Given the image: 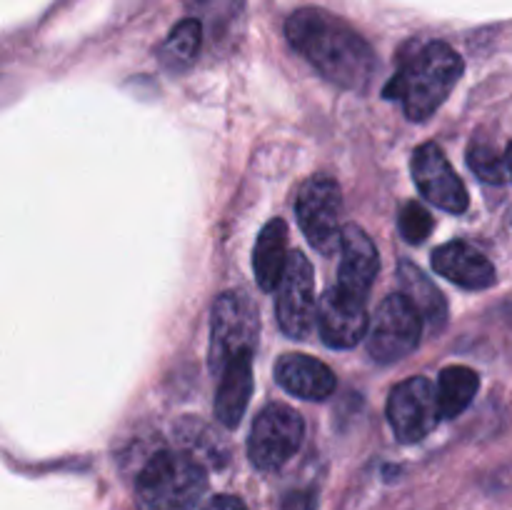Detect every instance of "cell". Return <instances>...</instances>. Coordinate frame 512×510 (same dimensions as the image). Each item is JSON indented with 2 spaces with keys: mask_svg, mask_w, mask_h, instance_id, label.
<instances>
[{
  "mask_svg": "<svg viewBox=\"0 0 512 510\" xmlns=\"http://www.w3.org/2000/svg\"><path fill=\"white\" fill-rule=\"evenodd\" d=\"M285 38L323 78L345 90L363 93L378 68L373 45L328 10H295L285 20Z\"/></svg>",
  "mask_w": 512,
  "mask_h": 510,
  "instance_id": "6da1fadb",
  "label": "cell"
},
{
  "mask_svg": "<svg viewBox=\"0 0 512 510\" xmlns=\"http://www.w3.org/2000/svg\"><path fill=\"white\" fill-rule=\"evenodd\" d=\"M463 58L443 40L415 48L405 55L403 65L385 88V98L400 100L405 115L413 123L428 120L448 100L458 80L463 78Z\"/></svg>",
  "mask_w": 512,
  "mask_h": 510,
  "instance_id": "7a4b0ae2",
  "label": "cell"
},
{
  "mask_svg": "<svg viewBox=\"0 0 512 510\" xmlns=\"http://www.w3.org/2000/svg\"><path fill=\"white\" fill-rule=\"evenodd\" d=\"M208 490L205 468L183 450L155 453L135 483L140 510H193Z\"/></svg>",
  "mask_w": 512,
  "mask_h": 510,
  "instance_id": "3957f363",
  "label": "cell"
},
{
  "mask_svg": "<svg viewBox=\"0 0 512 510\" xmlns=\"http://www.w3.org/2000/svg\"><path fill=\"white\" fill-rule=\"evenodd\" d=\"M258 335L260 320L253 300L238 290L218 295L210 315V370L218 375L233 358L253 355Z\"/></svg>",
  "mask_w": 512,
  "mask_h": 510,
  "instance_id": "277c9868",
  "label": "cell"
},
{
  "mask_svg": "<svg viewBox=\"0 0 512 510\" xmlns=\"http://www.w3.org/2000/svg\"><path fill=\"white\" fill-rule=\"evenodd\" d=\"M423 315L405 293H393L378 305L368 330V353L375 363H398L408 358L423 338Z\"/></svg>",
  "mask_w": 512,
  "mask_h": 510,
  "instance_id": "5b68a950",
  "label": "cell"
},
{
  "mask_svg": "<svg viewBox=\"0 0 512 510\" xmlns=\"http://www.w3.org/2000/svg\"><path fill=\"white\" fill-rule=\"evenodd\" d=\"M340 213H343V193L330 175H313L300 185L295 200V215L303 235L318 253L333 255L340 250Z\"/></svg>",
  "mask_w": 512,
  "mask_h": 510,
  "instance_id": "8992f818",
  "label": "cell"
},
{
  "mask_svg": "<svg viewBox=\"0 0 512 510\" xmlns=\"http://www.w3.org/2000/svg\"><path fill=\"white\" fill-rule=\"evenodd\" d=\"M305 423L298 410L283 403H270L255 418L248 438L250 463L258 470H278L300 450Z\"/></svg>",
  "mask_w": 512,
  "mask_h": 510,
  "instance_id": "52a82bcc",
  "label": "cell"
},
{
  "mask_svg": "<svg viewBox=\"0 0 512 510\" xmlns=\"http://www.w3.org/2000/svg\"><path fill=\"white\" fill-rule=\"evenodd\" d=\"M438 385L423 375L403 380L388 398V420L400 443H420L440 423Z\"/></svg>",
  "mask_w": 512,
  "mask_h": 510,
  "instance_id": "ba28073f",
  "label": "cell"
},
{
  "mask_svg": "<svg viewBox=\"0 0 512 510\" xmlns=\"http://www.w3.org/2000/svg\"><path fill=\"white\" fill-rule=\"evenodd\" d=\"M275 318H278L280 330L295 340L308 338L310 328L318 320L313 265L300 250L290 253L288 268H285L283 280L278 285Z\"/></svg>",
  "mask_w": 512,
  "mask_h": 510,
  "instance_id": "9c48e42d",
  "label": "cell"
},
{
  "mask_svg": "<svg viewBox=\"0 0 512 510\" xmlns=\"http://www.w3.org/2000/svg\"><path fill=\"white\" fill-rule=\"evenodd\" d=\"M365 300L368 298L350 293L340 285H333L320 295L318 330L328 348L348 350L368 338L370 320Z\"/></svg>",
  "mask_w": 512,
  "mask_h": 510,
  "instance_id": "30bf717a",
  "label": "cell"
},
{
  "mask_svg": "<svg viewBox=\"0 0 512 510\" xmlns=\"http://www.w3.org/2000/svg\"><path fill=\"white\" fill-rule=\"evenodd\" d=\"M410 170H413V180L420 193L430 203L438 205L440 210L453 215L468 210V190H465L463 180L458 178V173H455L453 165L448 163V158H445L438 145L423 143L420 148H415Z\"/></svg>",
  "mask_w": 512,
  "mask_h": 510,
  "instance_id": "8fae6325",
  "label": "cell"
},
{
  "mask_svg": "<svg viewBox=\"0 0 512 510\" xmlns=\"http://www.w3.org/2000/svg\"><path fill=\"white\" fill-rule=\"evenodd\" d=\"M380 270V255L375 248L373 238L365 233L360 225H343L340 235V265H338V283L340 288L350 290L355 295L368 298L373 280Z\"/></svg>",
  "mask_w": 512,
  "mask_h": 510,
  "instance_id": "7c38bea8",
  "label": "cell"
},
{
  "mask_svg": "<svg viewBox=\"0 0 512 510\" xmlns=\"http://www.w3.org/2000/svg\"><path fill=\"white\" fill-rule=\"evenodd\" d=\"M433 270L465 290H488L498 283L495 265L465 240H450L433 253Z\"/></svg>",
  "mask_w": 512,
  "mask_h": 510,
  "instance_id": "4fadbf2b",
  "label": "cell"
},
{
  "mask_svg": "<svg viewBox=\"0 0 512 510\" xmlns=\"http://www.w3.org/2000/svg\"><path fill=\"white\" fill-rule=\"evenodd\" d=\"M275 378L290 395L303 400H325L335 393L333 370L313 355L288 353L275 363Z\"/></svg>",
  "mask_w": 512,
  "mask_h": 510,
  "instance_id": "5bb4252c",
  "label": "cell"
},
{
  "mask_svg": "<svg viewBox=\"0 0 512 510\" xmlns=\"http://www.w3.org/2000/svg\"><path fill=\"white\" fill-rule=\"evenodd\" d=\"M253 398V355L233 358L218 373L215 415L225 428H238Z\"/></svg>",
  "mask_w": 512,
  "mask_h": 510,
  "instance_id": "9a60e30c",
  "label": "cell"
},
{
  "mask_svg": "<svg viewBox=\"0 0 512 510\" xmlns=\"http://www.w3.org/2000/svg\"><path fill=\"white\" fill-rule=\"evenodd\" d=\"M288 260V225L283 218L268 220V225L260 230L253 250L255 280H258L260 290H265V293L278 290L285 268H288Z\"/></svg>",
  "mask_w": 512,
  "mask_h": 510,
  "instance_id": "2e32d148",
  "label": "cell"
},
{
  "mask_svg": "<svg viewBox=\"0 0 512 510\" xmlns=\"http://www.w3.org/2000/svg\"><path fill=\"white\" fill-rule=\"evenodd\" d=\"M398 278L403 285V293L408 295L410 303L418 308V313L423 315V320L428 323L430 330H443L448 323V300L440 293L438 285L423 273L415 263H403L398 265Z\"/></svg>",
  "mask_w": 512,
  "mask_h": 510,
  "instance_id": "e0dca14e",
  "label": "cell"
},
{
  "mask_svg": "<svg viewBox=\"0 0 512 510\" xmlns=\"http://www.w3.org/2000/svg\"><path fill=\"white\" fill-rule=\"evenodd\" d=\"M480 390V375L468 365H448L438 375V400L443 418L465 413Z\"/></svg>",
  "mask_w": 512,
  "mask_h": 510,
  "instance_id": "ac0fdd59",
  "label": "cell"
},
{
  "mask_svg": "<svg viewBox=\"0 0 512 510\" xmlns=\"http://www.w3.org/2000/svg\"><path fill=\"white\" fill-rule=\"evenodd\" d=\"M200 45H203V28H200V20L185 18L170 30V35L165 38L163 48H160V63L168 70H185L195 63L200 53Z\"/></svg>",
  "mask_w": 512,
  "mask_h": 510,
  "instance_id": "d6986e66",
  "label": "cell"
},
{
  "mask_svg": "<svg viewBox=\"0 0 512 510\" xmlns=\"http://www.w3.org/2000/svg\"><path fill=\"white\" fill-rule=\"evenodd\" d=\"M468 168L480 180H485L490 185L512 183L508 175V165H505V153L495 150L493 145L480 143V140L468 148Z\"/></svg>",
  "mask_w": 512,
  "mask_h": 510,
  "instance_id": "ffe728a7",
  "label": "cell"
},
{
  "mask_svg": "<svg viewBox=\"0 0 512 510\" xmlns=\"http://www.w3.org/2000/svg\"><path fill=\"white\" fill-rule=\"evenodd\" d=\"M433 215L423 208L415 200H408L403 203L398 213V230L410 245H420L423 240H428V235L433 233Z\"/></svg>",
  "mask_w": 512,
  "mask_h": 510,
  "instance_id": "44dd1931",
  "label": "cell"
},
{
  "mask_svg": "<svg viewBox=\"0 0 512 510\" xmlns=\"http://www.w3.org/2000/svg\"><path fill=\"white\" fill-rule=\"evenodd\" d=\"M318 498H315L313 490H295V493L285 495L280 510H315Z\"/></svg>",
  "mask_w": 512,
  "mask_h": 510,
  "instance_id": "7402d4cb",
  "label": "cell"
},
{
  "mask_svg": "<svg viewBox=\"0 0 512 510\" xmlns=\"http://www.w3.org/2000/svg\"><path fill=\"white\" fill-rule=\"evenodd\" d=\"M205 510H248V505L240 498H235V495H215V498L205 505Z\"/></svg>",
  "mask_w": 512,
  "mask_h": 510,
  "instance_id": "603a6c76",
  "label": "cell"
},
{
  "mask_svg": "<svg viewBox=\"0 0 512 510\" xmlns=\"http://www.w3.org/2000/svg\"><path fill=\"white\" fill-rule=\"evenodd\" d=\"M503 153H505V165H508V175H510V180H512V143L503 150Z\"/></svg>",
  "mask_w": 512,
  "mask_h": 510,
  "instance_id": "cb8c5ba5",
  "label": "cell"
}]
</instances>
